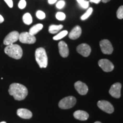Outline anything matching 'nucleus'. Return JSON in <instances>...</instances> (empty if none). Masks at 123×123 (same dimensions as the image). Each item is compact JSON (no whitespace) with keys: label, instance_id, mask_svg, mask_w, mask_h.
<instances>
[{"label":"nucleus","instance_id":"18","mask_svg":"<svg viewBox=\"0 0 123 123\" xmlns=\"http://www.w3.org/2000/svg\"><path fill=\"white\" fill-rule=\"evenodd\" d=\"M63 26L62 25H51L49 26V31L51 34H56L58 33L63 28Z\"/></svg>","mask_w":123,"mask_h":123},{"label":"nucleus","instance_id":"20","mask_svg":"<svg viewBox=\"0 0 123 123\" xmlns=\"http://www.w3.org/2000/svg\"><path fill=\"white\" fill-rule=\"evenodd\" d=\"M68 34V31L67 30H63L62 31L60 32L59 33H58L57 35H56L53 37V39L55 41H57V40H59L62 39L63 38H64V37H66V35Z\"/></svg>","mask_w":123,"mask_h":123},{"label":"nucleus","instance_id":"10","mask_svg":"<svg viewBox=\"0 0 123 123\" xmlns=\"http://www.w3.org/2000/svg\"><path fill=\"white\" fill-rule=\"evenodd\" d=\"M76 51L78 53L84 56V57H87L90 55L91 52V49L88 44L86 43H82L79 44L77 47Z\"/></svg>","mask_w":123,"mask_h":123},{"label":"nucleus","instance_id":"23","mask_svg":"<svg viewBox=\"0 0 123 123\" xmlns=\"http://www.w3.org/2000/svg\"><path fill=\"white\" fill-rule=\"evenodd\" d=\"M55 17H56V19L59 20V21H63L66 18V14L63 12H58L56 14Z\"/></svg>","mask_w":123,"mask_h":123},{"label":"nucleus","instance_id":"19","mask_svg":"<svg viewBox=\"0 0 123 123\" xmlns=\"http://www.w3.org/2000/svg\"><path fill=\"white\" fill-rule=\"evenodd\" d=\"M22 19L25 24L26 25H30L32 23V22H33V18H32L31 15L29 13H25L23 15Z\"/></svg>","mask_w":123,"mask_h":123},{"label":"nucleus","instance_id":"8","mask_svg":"<svg viewBox=\"0 0 123 123\" xmlns=\"http://www.w3.org/2000/svg\"><path fill=\"white\" fill-rule=\"evenodd\" d=\"M98 106L100 110L107 113H112L114 111V108L109 101L100 100L98 102Z\"/></svg>","mask_w":123,"mask_h":123},{"label":"nucleus","instance_id":"21","mask_svg":"<svg viewBox=\"0 0 123 123\" xmlns=\"http://www.w3.org/2000/svg\"><path fill=\"white\" fill-rule=\"evenodd\" d=\"M92 12H93V9H92V7H90V8H88V10H87V12H86V13L81 17V19L85 20L86 19H87V18H88L91 15Z\"/></svg>","mask_w":123,"mask_h":123},{"label":"nucleus","instance_id":"6","mask_svg":"<svg viewBox=\"0 0 123 123\" xmlns=\"http://www.w3.org/2000/svg\"><path fill=\"white\" fill-rule=\"evenodd\" d=\"M100 46L102 53L104 54L110 55L113 53V48L111 43L108 39H103L100 42Z\"/></svg>","mask_w":123,"mask_h":123},{"label":"nucleus","instance_id":"22","mask_svg":"<svg viewBox=\"0 0 123 123\" xmlns=\"http://www.w3.org/2000/svg\"><path fill=\"white\" fill-rule=\"evenodd\" d=\"M117 17L119 19H123V5L121 6L117 9V11L116 13Z\"/></svg>","mask_w":123,"mask_h":123},{"label":"nucleus","instance_id":"17","mask_svg":"<svg viewBox=\"0 0 123 123\" xmlns=\"http://www.w3.org/2000/svg\"><path fill=\"white\" fill-rule=\"evenodd\" d=\"M43 25L41 24H38L35 25L33 26V27H31L29 30V33L31 34L32 35H34L37 34L39 31H41L43 29Z\"/></svg>","mask_w":123,"mask_h":123},{"label":"nucleus","instance_id":"27","mask_svg":"<svg viewBox=\"0 0 123 123\" xmlns=\"http://www.w3.org/2000/svg\"><path fill=\"white\" fill-rule=\"evenodd\" d=\"M79 5L80 6L82 7V8L87 9L89 7V2L87 1H85V0H84L82 2L80 3V4H79Z\"/></svg>","mask_w":123,"mask_h":123},{"label":"nucleus","instance_id":"32","mask_svg":"<svg viewBox=\"0 0 123 123\" xmlns=\"http://www.w3.org/2000/svg\"><path fill=\"white\" fill-rule=\"evenodd\" d=\"M111 0H101V1H102L104 3H107L108 2H109V1H110Z\"/></svg>","mask_w":123,"mask_h":123},{"label":"nucleus","instance_id":"28","mask_svg":"<svg viewBox=\"0 0 123 123\" xmlns=\"http://www.w3.org/2000/svg\"><path fill=\"white\" fill-rule=\"evenodd\" d=\"M4 1L6 3L9 7H12L13 6V2L12 0H4Z\"/></svg>","mask_w":123,"mask_h":123},{"label":"nucleus","instance_id":"31","mask_svg":"<svg viewBox=\"0 0 123 123\" xmlns=\"http://www.w3.org/2000/svg\"><path fill=\"white\" fill-rule=\"evenodd\" d=\"M4 21V18H3V17L2 16V15L0 14V24L2 23Z\"/></svg>","mask_w":123,"mask_h":123},{"label":"nucleus","instance_id":"25","mask_svg":"<svg viewBox=\"0 0 123 123\" xmlns=\"http://www.w3.org/2000/svg\"><path fill=\"white\" fill-rule=\"evenodd\" d=\"M64 5H65V2H64V1H63V0H61V1H58L57 2V4L56 5V7L58 9H61L64 6Z\"/></svg>","mask_w":123,"mask_h":123},{"label":"nucleus","instance_id":"5","mask_svg":"<svg viewBox=\"0 0 123 123\" xmlns=\"http://www.w3.org/2000/svg\"><path fill=\"white\" fill-rule=\"evenodd\" d=\"M19 40L22 43L33 44L36 42V38L34 35L30 34L29 32H24L19 34Z\"/></svg>","mask_w":123,"mask_h":123},{"label":"nucleus","instance_id":"35","mask_svg":"<svg viewBox=\"0 0 123 123\" xmlns=\"http://www.w3.org/2000/svg\"><path fill=\"white\" fill-rule=\"evenodd\" d=\"M0 123H6L5 122V121H2V122H1Z\"/></svg>","mask_w":123,"mask_h":123},{"label":"nucleus","instance_id":"9","mask_svg":"<svg viewBox=\"0 0 123 123\" xmlns=\"http://www.w3.org/2000/svg\"><path fill=\"white\" fill-rule=\"evenodd\" d=\"M98 64L100 67L105 72H111L114 69V65L111 62L107 59H102L99 60Z\"/></svg>","mask_w":123,"mask_h":123},{"label":"nucleus","instance_id":"26","mask_svg":"<svg viewBox=\"0 0 123 123\" xmlns=\"http://www.w3.org/2000/svg\"><path fill=\"white\" fill-rule=\"evenodd\" d=\"M26 6V2L25 0H21L18 3V7L19 9H23Z\"/></svg>","mask_w":123,"mask_h":123},{"label":"nucleus","instance_id":"14","mask_svg":"<svg viewBox=\"0 0 123 123\" xmlns=\"http://www.w3.org/2000/svg\"><path fill=\"white\" fill-rule=\"evenodd\" d=\"M17 113L18 116L24 119H29L33 116L32 112L30 111L25 108L18 109L17 112Z\"/></svg>","mask_w":123,"mask_h":123},{"label":"nucleus","instance_id":"11","mask_svg":"<svg viewBox=\"0 0 123 123\" xmlns=\"http://www.w3.org/2000/svg\"><path fill=\"white\" fill-rule=\"evenodd\" d=\"M121 84L120 83H116L113 84L111 87L109 93L112 97L115 98H120L121 96Z\"/></svg>","mask_w":123,"mask_h":123},{"label":"nucleus","instance_id":"30","mask_svg":"<svg viewBox=\"0 0 123 123\" xmlns=\"http://www.w3.org/2000/svg\"><path fill=\"white\" fill-rule=\"evenodd\" d=\"M57 1V0H48V2L49 4H54Z\"/></svg>","mask_w":123,"mask_h":123},{"label":"nucleus","instance_id":"3","mask_svg":"<svg viewBox=\"0 0 123 123\" xmlns=\"http://www.w3.org/2000/svg\"><path fill=\"white\" fill-rule=\"evenodd\" d=\"M35 60L40 68H46L48 64V58L44 49L39 47L35 51Z\"/></svg>","mask_w":123,"mask_h":123},{"label":"nucleus","instance_id":"15","mask_svg":"<svg viewBox=\"0 0 123 123\" xmlns=\"http://www.w3.org/2000/svg\"><path fill=\"white\" fill-rule=\"evenodd\" d=\"M81 34V29L79 26H76L74 27L69 34V38L71 39L75 40L79 38Z\"/></svg>","mask_w":123,"mask_h":123},{"label":"nucleus","instance_id":"13","mask_svg":"<svg viewBox=\"0 0 123 123\" xmlns=\"http://www.w3.org/2000/svg\"><path fill=\"white\" fill-rule=\"evenodd\" d=\"M59 52L60 55L63 58H66L69 55V49L67 43L64 41H61L58 43Z\"/></svg>","mask_w":123,"mask_h":123},{"label":"nucleus","instance_id":"29","mask_svg":"<svg viewBox=\"0 0 123 123\" xmlns=\"http://www.w3.org/2000/svg\"><path fill=\"white\" fill-rule=\"evenodd\" d=\"M101 0H90V2H91L92 3H95V4H99V3L100 2Z\"/></svg>","mask_w":123,"mask_h":123},{"label":"nucleus","instance_id":"7","mask_svg":"<svg viewBox=\"0 0 123 123\" xmlns=\"http://www.w3.org/2000/svg\"><path fill=\"white\" fill-rule=\"evenodd\" d=\"M19 34L17 31H13L10 32L7 36L5 38L4 40V44L5 45H10L14 44V43L19 40Z\"/></svg>","mask_w":123,"mask_h":123},{"label":"nucleus","instance_id":"2","mask_svg":"<svg viewBox=\"0 0 123 123\" xmlns=\"http://www.w3.org/2000/svg\"><path fill=\"white\" fill-rule=\"evenodd\" d=\"M4 51L9 56L15 59H21L23 54V51L21 46L16 44L7 45Z\"/></svg>","mask_w":123,"mask_h":123},{"label":"nucleus","instance_id":"16","mask_svg":"<svg viewBox=\"0 0 123 123\" xmlns=\"http://www.w3.org/2000/svg\"><path fill=\"white\" fill-rule=\"evenodd\" d=\"M74 116L77 120L81 121H85L88 119L89 115L87 112L81 110H78L74 113Z\"/></svg>","mask_w":123,"mask_h":123},{"label":"nucleus","instance_id":"34","mask_svg":"<svg viewBox=\"0 0 123 123\" xmlns=\"http://www.w3.org/2000/svg\"><path fill=\"white\" fill-rule=\"evenodd\" d=\"M94 123H101L100 122V121H96V122H95Z\"/></svg>","mask_w":123,"mask_h":123},{"label":"nucleus","instance_id":"4","mask_svg":"<svg viewBox=\"0 0 123 123\" xmlns=\"http://www.w3.org/2000/svg\"><path fill=\"white\" fill-rule=\"evenodd\" d=\"M76 103V99L75 97L70 96L66 97L59 101V107L63 110H67L71 108L75 105Z\"/></svg>","mask_w":123,"mask_h":123},{"label":"nucleus","instance_id":"1","mask_svg":"<svg viewBox=\"0 0 123 123\" xmlns=\"http://www.w3.org/2000/svg\"><path fill=\"white\" fill-rule=\"evenodd\" d=\"M9 94L14 97L16 100H22L28 94V91L25 86L19 83H13L9 89Z\"/></svg>","mask_w":123,"mask_h":123},{"label":"nucleus","instance_id":"12","mask_svg":"<svg viewBox=\"0 0 123 123\" xmlns=\"http://www.w3.org/2000/svg\"><path fill=\"white\" fill-rule=\"evenodd\" d=\"M74 87L75 90L77 92L81 95H85L88 92V88L87 86L83 82H81L80 81H78L75 83L74 84Z\"/></svg>","mask_w":123,"mask_h":123},{"label":"nucleus","instance_id":"33","mask_svg":"<svg viewBox=\"0 0 123 123\" xmlns=\"http://www.w3.org/2000/svg\"><path fill=\"white\" fill-rule=\"evenodd\" d=\"M76 1H77V2H78V4H80V3L82 2L84 0H76Z\"/></svg>","mask_w":123,"mask_h":123},{"label":"nucleus","instance_id":"24","mask_svg":"<svg viewBox=\"0 0 123 123\" xmlns=\"http://www.w3.org/2000/svg\"><path fill=\"white\" fill-rule=\"evenodd\" d=\"M36 15L37 18L39 19H43L46 17V14L43 12L41 11V10H38L37 12Z\"/></svg>","mask_w":123,"mask_h":123}]
</instances>
